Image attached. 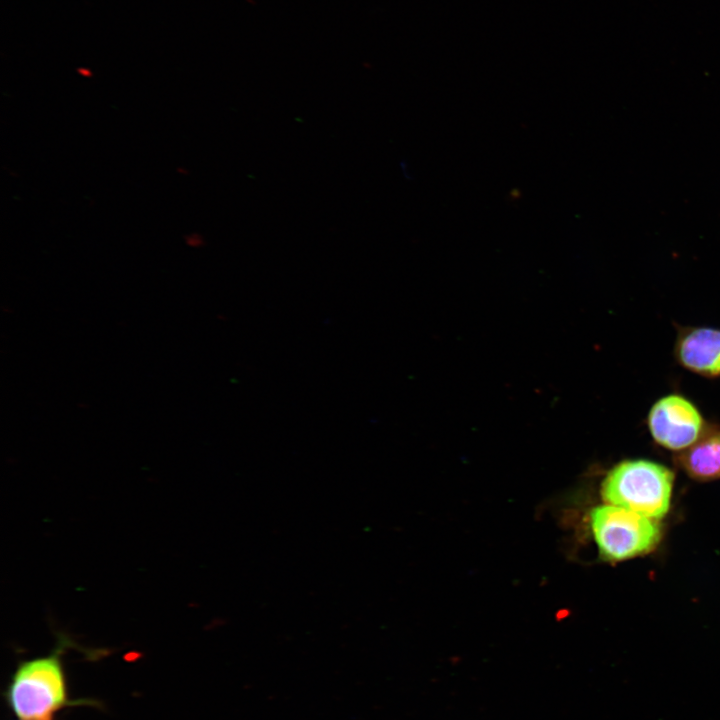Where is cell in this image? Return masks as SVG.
<instances>
[{
	"instance_id": "cell-6",
	"label": "cell",
	"mask_w": 720,
	"mask_h": 720,
	"mask_svg": "<svg viewBox=\"0 0 720 720\" xmlns=\"http://www.w3.org/2000/svg\"><path fill=\"white\" fill-rule=\"evenodd\" d=\"M676 463L692 479L712 481L720 478V427L706 425L699 438L678 452Z\"/></svg>"
},
{
	"instance_id": "cell-2",
	"label": "cell",
	"mask_w": 720,
	"mask_h": 720,
	"mask_svg": "<svg viewBox=\"0 0 720 720\" xmlns=\"http://www.w3.org/2000/svg\"><path fill=\"white\" fill-rule=\"evenodd\" d=\"M674 473L645 459L624 460L604 478L601 495L607 504L659 520L670 508Z\"/></svg>"
},
{
	"instance_id": "cell-5",
	"label": "cell",
	"mask_w": 720,
	"mask_h": 720,
	"mask_svg": "<svg viewBox=\"0 0 720 720\" xmlns=\"http://www.w3.org/2000/svg\"><path fill=\"white\" fill-rule=\"evenodd\" d=\"M675 356L684 368L705 377L720 376V330L709 327L683 329Z\"/></svg>"
},
{
	"instance_id": "cell-3",
	"label": "cell",
	"mask_w": 720,
	"mask_h": 720,
	"mask_svg": "<svg viewBox=\"0 0 720 720\" xmlns=\"http://www.w3.org/2000/svg\"><path fill=\"white\" fill-rule=\"evenodd\" d=\"M590 522L600 555L609 561L647 554L662 537L658 520L610 504L594 508Z\"/></svg>"
},
{
	"instance_id": "cell-1",
	"label": "cell",
	"mask_w": 720,
	"mask_h": 720,
	"mask_svg": "<svg viewBox=\"0 0 720 720\" xmlns=\"http://www.w3.org/2000/svg\"><path fill=\"white\" fill-rule=\"evenodd\" d=\"M69 646L70 639L63 635L49 654L18 663L3 697L19 720H54L59 711L80 702L70 699L62 660Z\"/></svg>"
},
{
	"instance_id": "cell-4",
	"label": "cell",
	"mask_w": 720,
	"mask_h": 720,
	"mask_svg": "<svg viewBox=\"0 0 720 720\" xmlns=\"http://www.w3.org/2000/svg\"><path fill=\"white\" fill-rule=\"evenodd\" d=\"M647 424L656 443L677 452L692 445L706 427L698 408L678 394L657 400L649 411Z\"/></svg>"
}]
</instances>
